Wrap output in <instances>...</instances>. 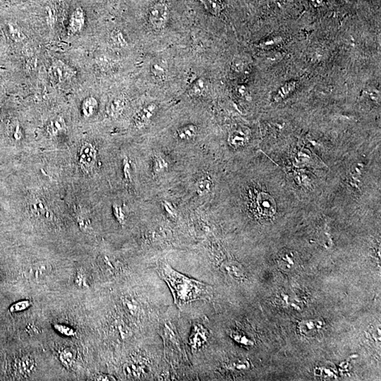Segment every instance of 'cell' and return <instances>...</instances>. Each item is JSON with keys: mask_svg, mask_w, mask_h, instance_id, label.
<instances>
[{"mask_svg": "<svg viewBox=\"0 0 381 381\" xmlns=\"http://www.w3.org/2000/svg\"><path fill=\"white\" fill-rule=\"evenodd\" d=\"M158 272L168 284L173 294L175 302L179 306L197 300L209 299V285L184 276L174 270L165 260L158 263Z\"/></svg>", "mask_w": 381, "mask_h": 381, "instance_id": "1", "label": "cell"}, {"mask_svg": "<svg viewBox=\"0 0 381 381\" xmlns=\"http://www.w3.org/2000/svg\"><path fill=\"white\" fill-rule=\"evenodd\" d=\"M77 71L68 64L59 59H54L49 67V75L53 82L58 84L70 82L77 76Z\"/></svg>", "mask_w": 381, "mask_h": 381, "instance_id": "2", "label": "cell"}, {"mask_svg": "<svg viewBox=\"0 0 381 381\" xmlns=\"http://www.w3.org/2000/svg\"><path fill=\"white\" fill-rule=\"evenodd\" d=\"M97 158V151L94 145L85 142L81 146L79 153V165L84 172L89 173L94 168Z\"/></svg>", "mask_w": 381, "mask_h": 381, "instance_id": "3", "label": "cell"}, {"mask_svg": "<svg viewBox=\"0 0 381 381\" xmlns=\"http://www.w3.org/2000/svg\"><path fill=\"white\" fill-rule=\"evenodd\" d=\"M86 25V15L82 8H77L71 14L69 20L67 33L69 36H74L82 32Z\"/></svg>", "mask_w": 381, "mask_h": 381, "instance_id": "4", "label": "cell"}, {"mask_svg": "<svg viewBox=\"0 0 381 381\" xmlns=\"http://www.w3.org/2000/svg\"><path fill=\"white\" fill-rule=\"evenodd\" d=\"M257 207L260 214L265 217H272L276 212V204L270 195L261 193L257 199Z\"/></svg>", "mask_w": 381, "mask_h": 381, "instance_id": "5", "label": "cell"}, {"mask_svg": "<svg viewBox=\"0 0 381 381\" xmlns=\"http://www.w3.org/2000/svg\"><path fill=\"white\" fill-rule=\"evenodd\" d=\"M208 338V332L204 327L199 324L194 325L192 334L189 339V343L192 349H199L206 344Z\"/></svg>", "mask_w": 381, "mask_h": 381, "instance_id": "6", "label": "cell"}, {"mask_svg": "<svg viewBox=\"0 0 381 381\" xmlns=\"http://www.w3.org/2000/svg\"><path fill=\"white\" fill-rule=\"evenodd\" d=\"M167 22V11L165 7L156 6L150 13V22L156 29H162Z\"/></svg>", "mask_w": 381, "mask_h": 381, "instance_id": "7", "label": "cell"}, {"mask_svg": "<svg viewBox=\"0 0 381 381\" xmlns=\"http://www.w3.org/2000/svg\"><path fill=\"white\" fill-rule=\"evenodd\" d=\"M156 105L150 104L137 113L134 118V125L136 128L141 129L147 125L156 113Z\"/></svg>", "mask_w": 381, "mask_h": 381, "instance_id": "8", "label": "cell"}, {"mask_svg": "<svg viewBox=\"0 0 381 381\" xmlns=\"http://www.w3.org/2000/svg\"><path fill=\"white\" fill-rule=\"evenodd\" d=\"M300 331L303 335L307 337L317 335L323 328V323L321 320H304L299 325Z\"/></svg>", "mask_w": 381, "mask_h": 381, "instance_id": "9", "label": "cell"}, {"mask_svg": "<svg viewBox=\"0 0 381 381\" xmlns=\"http://www.w3.org/2000/svg\"><path fill=\"white\" fill-rule=\"evenodd\" d=\"M46 131L50 136L55 137L64 134L67 131V125L63 117H58L48 122Z\"/></svg>", "mask_w": 381, "mask_h": 381, "instance_id": "10", "label": "cell"}, {"mask_svg": "<svg viewBox=\"0 0 381 381\" xmlns=\"http://www.w3.org/2000/svg\"><path fill=\"white\" fill-rule=\"evenodd\" d=\"M222 269L225 273L237 280H242L245 277V272L241 265L236 262L229 261L224 263Z\"/></svg>", "mask_w": 381, "mask_h": 381, "instance_id": "11", "label": "cell"}, {"mask_svg": "<svg viewBox=\"0 0 381 381\" xmlns=\"http://www.w3.org/2000/svg\"><path fill=\"white\" fill-rule=\"evenodd\" d=\"M31 211L33 214L39 218L49 219L52 213L42 201L39 199L32 200L29 203Z\"/></svg>", "mask_w": 381, "mask_h": 381, "instance_id": "12", "label": "cell"}, {"mask_svg": "<svg viewBox=\"0 0 381 381\" xmlns=\"http://www.w3.org/2000/svg\"><path fill=\"white\" fill-rule=\"evenodd\" d=\"M248 138H249V134L247 130L239 128L235 129L231 133L229 136V142L234 147H241L246 144Z\"/></svg>", "mask_w": 381, "mask_h": 381, "instance_id": "13", "label": "cell"}, {"mask_svg": "<svg viewBox=\"0 0 381 381\" xmlns=\"http://www.w3.org/2000/svg\"><path fill=\"white\" fill-rule=\"evenodd\" d=\"M51 270V265L44 262H40L36 263L31 266V270L29 271L31 278L35 279V280H40L43 277L47 276Z\"/></svg>", "mask_w": 381, "mask_h": 381, "instance_id": "14", "label": "cell"}, {"mask_svg": "<svg viewBox=\"0 0 381 381\" xmlns=\"http://www.w3.org/2000/svg\"><path fill=\"white\" fill-rule=\"evenodd\" d=\"M98 102L96 98L89 96L84 100L82 104V113L86 118L94 116L97 112Z\"/></svg>", "mask_w": 381, "mask_h": 381, "instance_id": "15", "label": "cell"}, {"mask_svg": "<svg viewBox=\"0 0 381 381\" xmlns=\"http://www.w3.org/2000/svg\"><path fill=\"white\" fill-rule=\"evenodd\" d=\"M7 32H8L9 38L13 42L16 43H22L27 39V36L24 34L22 29L15 23L7 24Z\"/></svg>", "mask_w": 381, "mask_h": 381, "instance_id": "16", "label": "cell"}, {"mask_svg": "<svg viewBox=\"0 0 381 381\" xmlns=\"http://www.w3.org/2000/svg\"><path fill=\"white\" fill-rule=\"evenodd\" d=\"M36 367L35 361L30 357H24L21 358L17 364V369L21 375L23 376H27L32 373Z\"/></svg>", "mask_w": 381, "mask_h": 381, "instance_id": "17", "label": "cell"}, {"mask_svg": "<svg viewBox=\"0 0 381 381\" xmlns=\"http://www.w3.org/2000/svg\"><path fill=\"white\" fill-rule=\"evenodd\" d=\"M125 106V100L122 97H117L115 98L113 101L110 103L108 107V113L110 116L117 117L122 111Z\"/></svg>", "mask_w": 381, "mask_h": 381, "instance_id": "18", "label": "cell"}, {"mask_svg": "<svg viewBox=\"0 0 381 381\" xmlns=\"http://www.w3.org/2000/svg\"><path fill=\"white\" fill-rule=\"evenodd\" d=\"M59 359L65 367L70 368L75 360V351L72 348H65L60 352Z\"/></svg>", "mask_w": 381, "mask_h": 381, "instance_id": "19", "label": "cell"}, {"mask_svg": "<svg viewBox=\"0 0 381 381\" xmlns=\"http://www.w3.org/2000/svg\"><path fill=\"white\" fill-rule=\"evenodd\" d=\"M296 82H289L286 83L284 84L280 89L277 91L275 94V101H279V100L283 99V98L287 97L289 96L291 93L293 92L294 90L296 89Z\"/></svg>", "mask_w": 381, "mask_h": 381, "instance_id": "20", "label": "cell"}, {"mask_svg": "<svg viewBox=\"0 0 381 381\" xmlns=\"http://www.w3.org/2000/svg\"><path fill=\"white\" fill-rule=\"evenodd\" d=\"M197 134V128L194 125H188L178 131V137L181 140L189 141L194 139Z\"/></svg>", "mask_w": 381, "mask_h": 381, "instance_id": "21", "label": "cell"}, {"mask_svg": "<svg viewBox=\"0 0 381 381\" xmlns=\"http://www.w3.org/2000/svg\"><path fill=\"white\" fill-rule=\"evenodd\" d=\"M122 304L126 311L132 315H136L139 313V306L135 300L130 297H125L122 299Z\"/></svg>", "mask_w": 381, "mask_h": 381, "instance_id": "22", "label": "cell"}, {"mask_svg": "<svg viewBox=\"0 0 381 381\" xmlns=\"http://www.w3.org/2000/svg\"><path fill=\"white\" fill-rule=\"evenodd\" d=\"M110 39H111L112 42L115 46L119 48H125L127 47V41L126 39L125 35L122 31L116 30L113 31L111 36H110Z\"/></svg>", "mask_w": 381, "mask_h": 381, "instance_id": "23", "label": "cell"}, {"mask_svg": "<svg viewBox=\"0 0 381 381\" xmlns=\"http://www.w3.org/2000/svg\"><path fill=\"white\" fill-rule=\"evenodd\" d=\"M74 283L77 287L81 289H87L89 288V279L84 270H79L76 273L74 278Z\"/></svg>", "mask_w": 381, "mask_h": 381, "instance_id": "24", "label": "cell"}, {"mask_svg": "<svg viewBox=\"0 0 381 381\" xmlns=\"http://www.w3.org/2000/svg\"><path fill=\"white\" fill-rule=\"evenodd\" d=\"M125 373L132 377H140L141 374L144 373V370L141 365L136 364L134 363H127L125 366Z\"/></svg>", "mask_w": 381, "mask_h": 381, "instance_id": "25", "label": "cell"}, {"mask_svg": "<svg viewBox=\"0 0 381 381\" xmlns=\"http://www.w3.org/2000/svg\"><path fill=\"white\" fill-rule=\"evenodd\" d=\"M212 183L208 178L201 179L196 184V190L200 195H204L211 190Z\"/></svg>", "mask_w": 381, "mask_h": 381, "instance_id": "26", "label": "cell"}, {"mask_svg": "<svg viewBox=\"0 0 381 381\" xmlns=\"http://www.w3.org/2000/svg\"><path fill=\"white\" fill-rule=\"evenodd\" d=\"M32 306V302L29 300H22L11 305L9 310L11 313H17L25 311Z\"/></svg>", "mask_w": 381, "mask_h": 381, "instance_id": "27", "label": "cell"}, {"mask_svg": "<svg viewBox=\"0 0 381 381\" xmlns=\"http://www.w3.org/2000/svg\"><path fill=\"white\" fill-rule=\"evenodd\" d=\"M205 89H206V82L203 79H201L194 83V85L191 87L190 93L194 96H201L204 92Z\"/></svg>", "mask_w": 381, "mask_h": 381, "instance_id": "28", "label": "cell"}, {"mask_svg": "<svg viewBox=\"0 0 381 381\" xmlns=\"http://www.w3.org/2000/svg\"><path fill=\"white\" fill-rule=\"evenodd\" d=\"M55 329L58 332H60L63 335L67 336V337H72L76 334L75 330L73 328L67 325H62V324H56L55 325Z\"/></svg>", "mask_w": 381, "mask_h": 381, "instance_id": "29", "label": "cell"}, {"mask_svg": "<svg viewBox=\"0 0 381 381\" xmlns=\"http://www.w3.org/2000/svg\"><path fill=\"white\" fill-rule=\"evenodd\" d=\"M168 167V163L162 157H157L154 160V171L156 173H160L165 171Z\"/></svg>", "mask_w": 381, "mask_h": 381, "instance_id": "30", "label": "cell"}, {"mask_svg": "<svg viewBox=\"0 0 381 381\" xmlns=\"http://www.w3.org/2000/svg\"><path fill=\"white\" fill-rule=\"evenodd\" d=\"M203 2L208 10H210L212 13H218L220 12V6L218 0H203Z\"/></svg>", "mask_w": 381, "mask_h": 381, "instance_id": "31", "label": "cell"}, {"mask_svg": "<svg viewBox=\"0 0 381 381\" xmlns=\"http://www.w3.org/2000/svg\"><path fill=\"white\" fill-rule=\"evenodd\" d=\"M114 211H115V216H116L118 221L120 222V224H124V222H125V215H124L122 208L120 207L115 206H114Z\"/></svg>", "mask_w": 381, "mask_h": 381, "instance_id": "32", "label": "cell"}, {"mask_svg": "<svg viewBox=\"0 0 381 381\" xmlns=\"http://www.w3.org/2000/svg\"><path fill=\"white\" fill-rule=\"evenodd\" d=\"M151 70L153 73L154 74V75L156 76V77H160V76L162 77V76L163 75L164 72H165L163 67H160L159 65H153V66L152 67Z\"/></svg>", "mask_w": 381, "mask_h": 381, "instance_id": "33", "label": "cell"}, {"mask_svg": "<svg viewBox=\"0 0 381 381\" xmlns=\"http://www.w3.org/2000/svg\"><path fill=\"white\" fill-rule=\"evenodd\" d=\"M94 380H115V377L111 376V375H104V374H101L95 377Z\"/></svg>", "mask_w": 381, "mask_h": 381, "instance_id": "34", "label": "cell"}, {"mask_svg": "<svg viewBox=\"0 0 381 381\" xmlns=\"http://www.w3.org/2000/svg\"><path fill=\"white\" fill-rule=\"evenodd\" d=\"M164 207H165V210H167V212H168L170 215H172L173 217L175 216V210L173 208H172L171 205H170V203L165 202V204H164Z\"/></svg>", "mask_w": 381, "mask_h": 381, "instance_id": "35", "label": "cell"}, {"mask_svg": "<svg viewBox=\"0 0 381 381\" xmlns=\"http://www.w3.org/2000/svg\"><path fill=\"white\" fill-rule=\"evenodd\" d=\"M0 39H1V35H0Z\"/></svg>", "mask_w": 381, "mask_h": 381, "instance_id": "36", "label": "cell"}]
</instances>
